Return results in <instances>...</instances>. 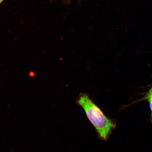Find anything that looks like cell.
Instances as JSON below:
<instances>
[{"label": "cell", "mask_w": 152, "mask_h": 152, "mask_svg": "<svg viewBox=\"0 0 152 152\" xmlns=\"http://www.w3.org/2000/svg\"><path fill=\"white\" fill-rule=\"evenodd\" d=\"M77 103L84 111L88 119L95 128L99 138L104 141L107 140L116 127L115 123L104 113L87 94H80Z\"/></svg>", "instance_id": "6da1fadb"}, {"label": "cell", "mask_w": 152, "mask_h": 152, "mask_svg": "<svg viewBox=\"0 0 152 152\" xmlns=\"http://www.w3.org/2000/svg\"><path fill=\"white\" fill-rule=\"evenodd\" d=\"M5 0H0V5Z\"/></svg>", "instance_id": "277c9868"}, {"label": "cell", "mask_w": 152, "mask_h": 152, "mask_svg": "<svg viewBox=\"0 0 152 152\" xmlns=\"http://www.w3.org/2000/svg\"><path fill=\"white\" fill-rule=\"evenodd\" d=\"M149 107L151 111V122L152 123V102H149Z\"/></svg>", "instance_id": "3957f363"}, {"label": "cell", "mask_w": 152, "mask_h": 152, "mask_svg": "<svg viewBox=\"0 0 152 152\" xmlns=\"http://www.w3.org/2000/svg\"><path fill=\"white\" fill-rule=\"evenodd\" d=\"M147 100L148 102H152V86L148 91L146 94L143 98L140 99L139 101Z\"/></svg>", "instance_id": "7a4b0ae2"}]
</instances>
